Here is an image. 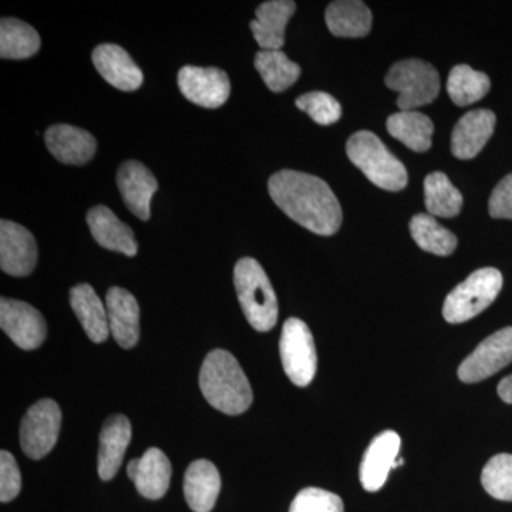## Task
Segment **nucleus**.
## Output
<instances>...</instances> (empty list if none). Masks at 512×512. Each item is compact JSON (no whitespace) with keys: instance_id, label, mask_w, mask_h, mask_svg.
Instances as JSON below:
<instances>
[{"instance_id":"f257e3e1","label":"nucleus","mask_w":512,"mask_h":512,"mask_svg":"<svg viewBox=\"0 0 512 512\" xmlns=\"http://www.w3.org/2000/svg\"><path fill=\"white\" fill-rule=\"evenodd\" d=\"M269 195L296 224L316 235L330 237L342 225V208L325 181L315 175L282 170L272 175Z\"/></svg>"},{"instance_id":"f03ea898","label":"nucleus","mask_w":512,"mask_h":512,"mask_svg":"<svg viewBox=\"0 0 512 512\" xmlns=\"http://www.w3.org/2000/svg\"><path fill=\"white\" fill-rule=\"evenodd\" d=\"M200 387L205 400L228 416L247 412L254 400L248 377L238 360L227 350L215 349L205 357Z\"/></svg>"},{"instance_id":"7ed1b4c3","label":"nucleus","mask_w":512,"mask_h":512,"mask_svg":"<svg viewBox=\"0 0 512 512\" xmlns=\"http://www.w3.org/2000/svg\"><path fill=\"white\" fill-rule=\"evenodd\" d=\"M234 284L249 325L258 332L274 329L278 322V298L261 264L254 258L239 259Z\"/></svg>"},{"instance_id":"20e7f679","label":"nucleus","mask_w":512,"mask_h":512,"mask_svg":"<svg viewBox=\"0 0 512 512\" xmlns=\"http://www.w3.org/2000/svg\"><path fill=\"white\" fill-rule=\"evenodd\" d=\"M349 160L372 181L386 191H402L409 183L406 167L393 156L372 131H357L346 144Z\"/></svg>"},{"instance_id":"39448f33","label":"nucleus","mask_w":512,"mask_h":512,"mask_svg":"<svg viewBox=\"0 0 512 512\" xmlns=\"http://www.w3.org/2000/svg\"><path fill=\"white\" fill-rule=\"evenodd\" d=\"M501 288L503 275L498 269H478L448 293L443 306L444 319L457 325L476 318L497 299Z\"/></svg>"},{"instance_id":"423d86ee","label":"nucleus","mask_w":512,"mask_h":512,"mask_svg":"<svg viewBox=\"0 0 512 512\" xmlns=\"http://www.w3.org/2000/svg\"><path fill=\"white\" fill-rule=\"evenodd\" d=\"M386 86L399 93L397 106L402 111L433 103L440 93V76L430 63L407 59L394 63L386 74Z\"/></svg>"},{"instance_id":"0eeeda50","label":"nucleus","mask_w":512,"mask_h":512,"mask_svg":"<svg viewBox=\"0 0 512 512\" xmlns=\"http://www.w3.org/2000/svg\"><path fill=\"white\" fill-rule=\"evenodd\" d=\"M279 352L289 380L299 387L309 386L316 376L318 356L312 332L303 320H286L282 328Z\"/></svg>"},{"instance_id":"6e6552de","label":"nucleus","mask_w":512,"mask_h":512,"mask_svg":"<svg viewBox=\"0 0 512 512\" xmlns=\"http://www.w3.org/2000/svg\"><path fill=\"white\" fill-rule=\"evenodd\" d=\"M62 410L52 399L33 404L20 423V446L32 460L47 456L59 439Z\"/></svg>"},{"instance_id":"1a4fd4ad","label":"nucleus","mask_w":512,"mask_h":512,"mask_svg":"<svg viewBox=\"0 0 512 512\" xmlns=\"http://www.w3.org/2000/svg\"><path fill=\"white\" fill-rule=\"evenodd\" d=\"M512 362V328H504L488 336L458 367L464 383H478L500 372Z\"/></svg>"},{"instance_id":"9d476101","label":"nucleus","mask_w":512,"mask_h":512,"mask_svg":"<svg viewBox=\"0 0 512 512\" xmlns=\"http://www.w3.org/2000/svg\"><path fill=\"white\" fill-rule=\"evenodd\" d=\"M0 328L23 350H35L45 342L46 320L29 303L0 299Z\"/></svg>"},{"instance_id":"9b49d317","label":"nucleus","mask_w":512,"mask_h":512,"mask_svg":"<svg viewBox=\"0 0 512 512\" xmlns=\"http://www.w3.org/2000/svg\"><path fill=\"white\" fill-rule=\"evenodd\" d=\"M178 86L185 99L204 109H218L231 93L228 74L217 67L185 66L178 73Z\"/></svg>"},{"instance_id":"f8f14e48","label":"nucleus","mask_w":512,"mask_h":512,"mask_svg":"<svg viewBox=\"0 0 512 512\" xmlns=\"http://www.w3.org/2000/svg\"><path fill=\"white\" fill-rule=\"evenodd\" d=\"M37 244L32 232L16 222H0V268L10 276H28L37 264Z\"/></svg>"},{"instance_id":"ddd939ff","label":"nucleus","mask_w":512,"mask_h":512,"mask_svg":"<svg viewBox=\"0 0 512 512\" xmlns=\"http://www.w3.org/2000/svg\"><path fill=\"white\" fill-rule=\"evenodd\" d=\"M117 185L128 210L140 220H150L151 200L158 190V183L146 165L134 160L121 164L117 171Z\"/></svg>"},{"instance_id":"4468645a","label":"nucleus","mask_w":512,"mask_h":512,"mask_svg":"<svg viewBox=\"0 0 512 512\" xmlns=\"http://www.w3.org/2000/svg\"><path fill=\"white\" fill-rule=\"evenodd\" d=\"M400 446L402 440L393 430L383 431L372 440L360 464V483L366 491L375 493L386 484L399 456Z\"/></svg>"},{"instance_id":"2eb2a0df","label":"nucleus","mask_w":512,"mask_h":512,"mask_svg":"<svg viewBox=\"0 0 512 512\" xmlns=\"http://www.w3.org/2000/svg\"><path fill=\"white\" fill-rule=\"evenodd\" d=\"M171 463L160 448H148L143 457L128 463L127 476L136 484L140 495L148 500H160L170 487Z\"/></svg>"},{"instance_id":"dca6fc26","label":"nucleus","mask_w":512,"mask_h":512,"mask_svg":"<svg viewBox=\"0 0 512 512\" xmlns=\"http://www.w3.org/2000/svg\"><path fill=\"white\" fill-rule=\"evenodd\" d=\"M93 64L104 80L123 92H134L143 86L144 74L126 50L113 43L97 46Z\"/></svg>"},{"instance_id":"f3484780","label":"nucleus","mask_w":512,"mask_h":512,"mask_svg":"<svg viewBox=\"0 0 512 512\" xmlns=\"http://www.w3.org/2000/svg\"><path fill=\"white\" fill-rule=\"evenodd\" d=\"M497 117L491 110H473L464 114L451 134V153L460 160L477 157L493 136Z\"/></svg>"},{"instance_id":"a211bd4d","label":"nucleus","mask_w":512,"mask_h":512,"mask_svg":"<svg viewBox=\"0 0 512 512\" xmlns=\"http://www.w3.org/2000/svg\"><path fill=\"white\" fill-rule=\"evenodd\" d=\"M110 332L124 349H131L140 339V306L137 299L123 288H110L106 293Z\"/></svg>"},{"instance_id":"6ab92c4d","label":"nucleus","mask_w":512,"mask_h":512,"mask_svg":"<svg viewBox=\"0 0 512 512\" xmlns=\"http://www.w3.org/2000/svg\"><path fill=\"white\" fill-rule=\"evenodd\" d=\"M45 141L52 156L63 164H87L97 150L96 138L89 131L69 124H56L47 128Z\"/></svg>"},{"instance_id":"aec40b11","label":"nucleus","mask_w":512,"mask_h":512,"mask_svg":"<svg viewBox=\"0 0 512 512\" xmlns=\"http://www.w3.org/2000/svg\"><path fill=\"white\" fill-rule=\"evenodd\" d=\"M295 10L296 3L291 0H269L256 8V18L249 23V28L262 50L282 49L286 25Z\"/></svg>"},{"instance_id":"412c9836","label":"nucleus","mask_w":512,"mask_h":512,"mask_svg":"<svg viewBox=\"0 0 512 512\" xmlns=\"http://www.w3.org/2000/svg\"><path fill=\"white\" fill-rule=\"evenodd\" d=\"M130 420L124 414H114L104 421L100 433L99 476L103 481H110L119 473L124 454L131 443Z\"/></svg>"},{"instance_id":"4be33fe9","label":"nucleus","mask_w":512,"mask_h":512,"mask_svg":"<svg viewBox=\"0 0 512 512\" xmlns=\"http://www.w3.org/2000/svg\"><path fill=\"white\" fill-rule=\"evenodd\" d=\"M87 225L100 247L136 256L138 244L133 229L121 222L110 208L97 205L87 214Z\"/></svg>"},{"instance_id":"5701e85b","label":"nucleus","mask_w":512,"mask_h":512,"mask_svg":"<svg viewBox=\"0 0 512 512\" xmlns=\"http://www.w3.org/2000/svg\"><path fill=\"white\" fill-rule=\"evenodd\" d=\"M221 491L218 468L208 460H197L187 468L184 477V495L194 512H211Z\"/></svg>"},{"instance_id":"b1692460","label":"nucleus","mask_w":512,"mask_h":512,"mask_svg":"<svg viewBox=\"0 0 512 512\" xmlns=\"http://www.w3.org/2000/svg\"><path fill=\"white\" fill-rule=\"evenodd\" d=\"M70 305L92 342L103 343L109 339L111 332L107 308L92 286L89 284L74 286L70 291Z\"/></svg>"},{"instance_id":"393cba45","label":"nucleus","mask_w":512,"mask_h":512,"mask_svg":"<svg viewBox=\"0 0 512 512\" xmlns=\"http://www.w3.org/2000/svg\"><path fill=\"white\" fill-rule=\"evenodd\" d=\"M326 25L333 36L365 37L372 29V12L366 3L359 0H338L332 2L326 9Z\"/></svg>"},{"instance_id":"a878e982","label":"nucleus","mask_w":512,"mask_h":512,"mask_svg":"<svg viewBox=\"0 0 512 512\" xmlns=\"http://www.w3.org/2000/svg\"><path fill=\"white\" fill-rule=\"evenodd\" d=\"M387 131L404 146L416 153H426L431 148L434 133L433 121L420 111H400L387 119Z\"/></svg>"},{"instance_id":"bb28decb","label":"nucleus","mask_w":512,"mask_h":512,"mask_svg":"<svg viewBox=\"0 0 512 512\" xmlns=\"http://www.w3.org/2000/svg\"><path fill=\"white\" fill-rule=\"evenodd\" d=\"M42 46L39 33L28 23L13 18L0 22V57L23 60L35 56Z\"/></svg>"},{"instance_id":"cd10ccee","label":"nucleus","mask_w":512,"mask_h":512,"mask_svg":"<svg viewBox=\"0 0 512 512\" xmlns=\"http://www.w3.org/2000/svg\"><path fill=\"white\" fill-rule=\"evenodd\" d=\"M255 69L271 92L281 93L298 82L302 69L281 50H261L255 56Z\"/></svg>"},{"instance_id":"c85d7f7f","label":"nucleus","mask_w":512,"mask_h":512,"mask_svg":"<svg viewBox=\"0 0 512 512\" xmlns=\"http://www.w3.org/2000/svg\"><path fill=\"white\" fill-rule=\"evenodd\" d=\"M487 74L477 72L467 64H458L448 74L447 92L457 106L466 107L483 99L490 92Z\"/></svg>"},{"instance_id":"c756f323","label":"nucleus","mask_w":512,"mask_h":512,"mask_svg":"<svg viewBox=\"0 0 512 512\" xmlns=\"http://www.w3.org/2000/svg\"><path fill=\"white\" fill-rule=\"evenodd\" d=\"M424 201L427 211L440 218L456 217L464 204L463 195L444 173L427 175L424 180Z\"/></svg>"},{"instance_id":"7c9ffc66","label":"nucleus","mask_w":512,"mask_h":512,"mask_svg":"<svg viewBox=\"0 0 512 512\" xmlns=\"http://www.w3.org/2000/svg\"><path fill=\"white\" fill-rule=\"evenodd\" d=\"M410 232L416 244L430 254L448 256L456 251V235L429 214L414 215L410 221Z\"/></svg>"},{"instance_id":"2f4dec72","label":"nucleus","mask_w":512,"mask_h":512,"mask_svg":"<svg viewBox=\"0 0 512 512\" xmlns=\"http://www.w3.org/2000/svg\"><path fill=\"white\" fill-rule=\"evenodd\" d=\"M481 484L491 497L500 501H512V456L498 454L485 464Z\"/></svg>"},{"instance_id":"473e14b6","label":"nucleus","mask_w":512,"mask_h":512,"mask_svg":"<svg viewBox=\"0 0 512 512\" xmlns=\"http://www.w3.org/2000/svg\"><path fill=\"white\" fill-rule=\"evenodd\" d=\"M299 110L305 111L320 126L335 124L342 117V106L328 93L312 92L303 94L295 101Z\"/></svg>"},{"instance_id":"72a5a7b5","label":"nucleus","mask_w":512,"mask_h":512,"mask_svg":"<svg viewBox=\"0 0 512 512\" xmlns=\"http://www.w3.org/2000/svg\"><path fill=\"white\" fill-rule=\"evenodd\" d=\"M289 512H345V505L339 495L309 487L296 495Z\"/></svg>"},{"instance_id":"f704fd0d","label":"nucleus","mask_w":512,"mask_h":512,"mask_svg":"<svg viewBox=\"0 0 512 512\" xmlns=\"http://www.w3.org/2000/svg\"><path fill=\"white\" fill-rule=\"evenodd\" d=\"M22 488V477L15 457L9 451L0 453V501L10 503L15 500Z\"/></svg>"},{"instance_id":"c9c22d12","label":"nucleus","mask_w":512,"mask_h":512,"mask_svg":"<svg viewBox=\"0 0 512 512\" xmlns=\"http://www.w3.org/2000/svg\"><path fill=\"white\" fill-rule=\"evenodd\" d=\"M488 211L493 218L512 220V174H508L495 185L488 202Z\"/></svg>"},{"instance_id":"e433bc0d","label":"nucleus","mask_w":512,"mask_h":512,"mask_svg":"<svg viewBox=\"0 0 512 512\" xmlns=\"http://www.w3.org/2000/svg\"><path fill=\"white\" fill-rule=\"evenodd\" d=\"M497 390L498 396L503 402L512 404V375L501 380Z\"/></svg>"}]
</instances>
